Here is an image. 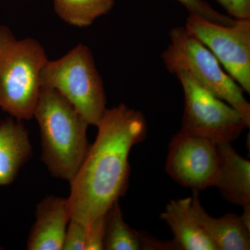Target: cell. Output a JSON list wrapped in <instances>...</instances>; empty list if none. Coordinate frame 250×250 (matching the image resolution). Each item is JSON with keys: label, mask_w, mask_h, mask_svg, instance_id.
<instances>
[{"label": "cell", "mask_w": 250, "mask_h": 250, "mask_svg": "<svg viewBox=\"0 0 250 250\" xmlns=\"http://www.w3.org/2000/svg\"><path fill=\"white\" fill-rule=\"evenodd\" d=\"M96 139L70 181L67 198L71 219L88 227L107 213L126 192L129 153L147 136L143 113L124 104L106 108L97 125Z\"/></svg>", "instance_id": "cell-1"}, {"label": "cell", "mask_w": 250, "mask_h": 250, "mask_svg": "<svg viewBox=\"0 0 250 250\" xmlns=\"http://www.w3.org/2000/svg\"><path fill=\"white\" fill-rule=\"evenodd\" d=\"M34 117L40 129L42 160L52 175L70 182L89 149V125L59 92L45 87H41Z\"/></svg>", "instance_id": "cell-2"}, {"label": "cell", "mask_w": 250, "mask_h": 250, "mask_svg": "<svg viewBox=\"0 0 250 250\" xmlns=\"http://www.w3.org/2000/svg\"><path fill=\"white\" fill-rule=\"evenodd\" d=\"M44 47L31 38L17 39L0 25V108L18 121L34 118L48 62Z\"/></svg>", "instance_id": "cell-3"}, {"label": "cell", "mask_w": 250, "mask_h": 250, "mask_svg": "<svg viewBox=\"0 0 250 250\" xmlns=\"http://www.w3.org/2000/svg\"><path fill=\"white\" fill-rule=\"evenodd\" d=\"M161 58L171 74L185 72L206 90L232 106L250 126V104L241 86L224 71L209 49L184 27L173 28Z\"/></svg>", "instance_id": "cell-4"}, {"label": "cell", "mask_w": 250, "mask_h": 250, "mask_svg": "<svg viewBox=\"0 0 250 250\" xmlns=\"http://www.w3.org/2000/svg\"><path fill=\"white\" fill-rule=\"evenodd\" d=\"M41 83L59 92L89 125L97 126L106 111L103 79L91 51L83 44L57 60H48L41 72Z\"/></svg>", "instance_id": "cell-5"}, {"label": "cell", "mask_w": 250, "mask_h": 250, "mask_svg": "<svg viewBox=\"0 0 250 250\" xmlns=\"http://www.w3.org/2000/svg\"><path fill=\"white\" fill-rule=\"evenodd\" d=\"M183 88L182 131L217 145L231 143L248 127L239 113L206 90L185 72L176 75Z\"/></svg>", "instance_id": "cell-6"}, {"label": "cell", "mask_w": 250, "mask_h": 250, "mask_svg": "<svg viewBox=\"0 0 250 250\" xmlns=\"http://www.w3.org/2000/svg\"><path fill=\"white\" fill-rule=\"evenodd\" d=\"M186 29L216 57L228 74L250 93V19L235 20L224 25L190 14Z\"/></svg>", "instance_id": "cell-7"}, {"label": "cell", "mask_w": 250, "mask_h": 250, "mask_svg": "<svg viewBox=\"0 0 250 250\" xmlns=\"http://www.w3.org/2000/svg\"><path fill=\"white\" fill-rule=\"evenodd\" d=\"M166 170L174 182L193 191L215 187L220 171L218 145L180 130L169 144Z\"/></svg>", "instance_id": "cell-8"}, {"label": "cell", "mask_w": 250, "mask_h": 250, "mask_svg": "<svg viewBox=\"0 0 250 250\" xmlns=\"http://www.w3.org/2000/svg\"><path fill=\"white\" fill-rule=\"evenodd\" d=\"M71 220L67 198L46 197L36 207V222L27 240L29 250H62Z\"/></svg>", "instance_id": "cell-9"}, {"label": "cell", "mask_w": 250, "mask_h": 250, "mask_svg": "<svg viewBox=\"0 0 250 250\" xmlns=\"http://www.w3.org/2000/svg\"><path fill=\"white\" fill-rule=\"evenodd\" d=\"M220 171L215 187L230 203L250 206V162L235 150L231 143L218 145Z\"/></svg>", "instance_id": "cell-10"}, {"label": "cell", "mask_w": 250, "mask_h": 250, "mask_svg": "<svg viewBox=\"0 0 250 250\" xmlns=\"http://www.w3.org/2000/svg\"><path fill=\"white\" fill-rule=\"evenodd\" d=\"M199 192L193 191L191 206L194 214L217 250H249L250 229L241 216L228 213L220 218L208 215L200 203Z\"/></svg>", "instance_id": "cell-11"}, {"label": "cell", "mask_w": 250, "mask_h": 250, "mask_svg": "<svg viewBox=\"0 0 250 250\" xmlns=\"http://www.w3.org/2000/svg\"><path fill=\"white\" fill-rule=\"evenodd\" d=\"M161 218L173 233L177 250H217L194 214L191 197L171 200Z\"/></svg>", "instance_id": "cell-12"}, {"label": "cell", "mask_w": 250, "mask_h": 250, "mask_svg": "<svg viewBox=\"0 0 250 250\" xmlns=\"http://www.w3.org/2000/svg\"><path fill=\"white\" fill-rule=\"evenodd\" d=\"M29 134L22 121L0 123V186L12 183L31 155Z\"/></svg>", "instance_id": "cell-13"}, {"label": "cell", "mask_w": 250, "mask_h": 250, "mask_svg": "<svg viewBox=\"0 0 250 250\" xmlns=\"http://www.w3.org/2000/svg\"><path fill=\"white\" fill-rule=\"evenodd\" d=\"M163 248V242L144 236L125 223L118 202L106 213L104 250H162Z\"/></svg>", "instance_id": "cell-14"}, {"label": "cell", "mask_w": 250, "mask_h": 250, "mask_svg": "<svg viewBox=\"0 0 250 250\" xmlns=\"http://www.w3.org/2000/svg\"><path fill=\"white\" fill-rule=\"evenodd\" d=\"M114 0H54L56 14L64 22L77 27L91 25L94 21L108 14Z\"/></svg>", "instance_id": "cell-15"}, {"label": "cell", "mask_w": 250, "mask_h": 250, "mask_svg": "<svg viewBox=\"0 0 250 250\" xmlns=\"http://www.w3.org/2000/svg\"><path fill=\"white\" fill-rule=\"evenodd\" d=\"M183 5L190 14L195 15L218 24L231 25L235 22L234 18L220 14L213 9L205 0H176Z\"/></svg>", "instance_id": "cell-16"}, {"label": "cell", "mask_w": 250, "mask_h": 250, "mask_svg": "<svg viewBox=\"0 0 250 250\" xmlns=\"http://www.w3.org/2000/svg\"><path fill=\"white\" fill-rule=\"evenodd\" d=\"M88 227L75 220H70L64 239L63 250H85Z\"/></svg>", "instance_id": "cell-17"}, {"label": "cell", "mask_w": 250, "mask_h": 250, "mask_svg": "<svg viewBox=\"0 0 250 250\" xmlns=\"http://www.w3.org/2000/svg\"><path fill=\"white\" fill-rule=\"evenodd\" d=\"M106 229V214L95 218L88 226L86 246L85 250H104Z\"/></svg>", "instance_id": "cell-18"}, {"label": "cell", "mask_w": 250, "mask_h": 250, "mask_svg": "<svg viewBox=\"0 0 250 250\" xmlns=\"http://www.w3.org/2000/svg\"><path fill=\"white\" fill-rule=\"evenodd\" d=\"M234 19H250V0H216Z\"/></svg>", "instance_id": "cell-19"}]
</instances>
